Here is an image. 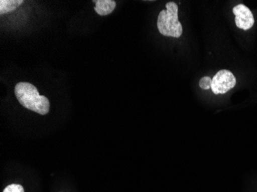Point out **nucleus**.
<instances>
[{
	"instance_id": "1",
	"label": "nucleus",
	"mask_w": 257,
	"mask_h": 192,
	"mask_svg": "<svg viewBox=\"0 0 257 192\" xmlns=\"http://www.w3.org/2000/svg\"><path fill=\"white\" fill-rule=\"evenodd\" d=\"M17 100L26 109L44 115L50 112V101L44 95H40L38 89L29 82H19L15 87Z\"/></svg>"
},
{
	"instance_id": "2",
	"label": "nucleus",
	"mask_w": 257,
	"mask_h": 192,
	"mask_svg": "<svg viewBox=\"0 0 257 192\" xmlns=\"http://www.w3.org/2000/svg\"><path fill=\"white\" fill-rule=\"evenodd\" d=\"M166 9L160 12L157 20L159 32L165 37L179 38L183 33V27L178 18V7L174 2L166 4Z\"/></svg>"
},
{
	"instance_id": "3",
	"label": "nucleus",
	"mask_w": 257,
	"mask_h": 192,
	"mask_svg": "<svg viewBox=\"0 0 257 192\" xmlns=\"http://www.w3.org/2000/svg\"><path fill=\"white\" fill-rule=\"evenodd\" d=\"M236 79L230 71L219 70L212 79L211 89L215 95L225 94L234 88Z\"/></svg>"
},
{
	"instance_id": "4",
	"label": "nucleus",
	"mask_w": 257,
	"mask_h": 192,
	"mask_svg": "<svg viewBox=\"0 0 257 192\" xmlns=\"http://www.w3.org/2000/svg\"><path fill=\"white\" fill-rule=\"evenodd\" d=\"M232 12L235 15V23L236 27L241 30H249L253 27V15L252 12L243 4H239L232 9Z\"/></svg>"
},
{
	"instance_id": "5",
	"label": "nucleus",
	"mask_w": 257,
	"mask_h": 192,
	"mask_svg": "<svg viewBox=\"0 0 257 192\" xmlns=\"http://www.w3.org/2000/svg\"><path fill=\"white\" fill-rule=\"evenodd\" d=\"M93 2L96 4L95 11L98 15L102 17L112 14L116 7V3L113 0H97Z\"/></svg>"
},
{
	"instance_id": "6",
	"label": "nucleus",
	"mask_w": 257,
	"mask_h": 192,
	"mask_svg": "<svg viewBox=\"0 0 257 192\" xmlns=\"http://www.w3.org/2000/svg\"><path fill=\"white\" fill-rule=\"evenodd\" d=\"M24 3L23 0H1L0 1V14H9L14 11Z\"/></svg>"
},
{
	"instance_id": "7",
	"label": "nucleus",
	"mask_w": 257,
	"mask_h": 192,
	"mask_svg": "<svg viewBox=\"0 0 257 192\" xmlns=\"http://www.w3.org/2000/svg\"><path fill=\"white\" fill-rule=\"evenodd\" d=\"M199 85H200V87L202 89H204V90H208V89H211V78H209V76H204V77L200 79Z\"/></svg>"
},
{
	"instance_id": "8",
	"label": "nucleus",
	"mask_w": 257,
	"mask_h": 192,
	"mask_svg": "<svg viewBox=\"0 0 257 192\" xmlns=\"http://www.w3.org/2000/svg\"><path fill=\"white\" fill-rule=\"evenodd\" d=\"M4 192H24V189L20 184H13L7 186Z\"/></svg>"
}]
</instances>
